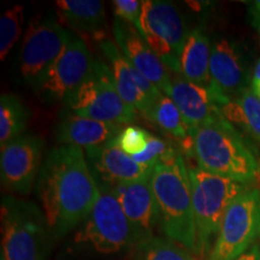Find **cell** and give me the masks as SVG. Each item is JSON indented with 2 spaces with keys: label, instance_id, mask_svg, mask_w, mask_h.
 <instances>
[{
  "label": "cell",
  "instance_id": "3957f363",
  "mask_svg": "<svg viewBox=\"0 0 260 260\" xmlns=\"http://www.w3.org/2000/svg\"><path fill=\"white\" fill-rule=\"evenodd\" d=\"M193 157L201 170L251 187L260 181V157L224 117L193 133Z\"/></svg>",
  "mask_w": 260,
  "mask_h": 260
},
{
  "label": "cell",
  "instance_id": "f1b7e54d",
  "mask_svg": "<svg viewBox=\"0 0 260 260\" xmlns=\"http://www.w3.org/2000/svg\"><path fill=\"white\" fill-rule=\"evenodd\" d=\"M112 4L113 9H115L116 18H119L126 23L132 24L139 30L142 2H139V0H115Z\"/></svg>",
  "mask_w": 260,
  "mask_h": 260
},
{
  "label": "cell",
  "instance_id": "9a60e30c",
  "mask_svg": "<svg viewBox=\"0 0 260 260\" xmlns=\"http://www.w3.org/2000/svg\"><path fill=\"white\" fill-rule=\"evenodd\" d=\"M90 174L99 189L151 177L153 168L139 164L119 148L116 139L105 145L84 149Z\"/></svg>",
  "mask_w": 260,
  "mask_h": 260
},
{
  "label": "cell",
  "instance_id": "1f68e13d",
  "mask_svg": "<svg viewBox=\"0 0 260 260\" xmlns=\"http://www.w3.org/2000/svg\"><path fill=\"white\" fill-rule=\"evenodd\" d=\"M260 82V59L256 63L254 71H253V76H252V83H256Z\"/></svg>",
  "mask_w": 260,
  "mask_h": 260
},
{
  "label": "cell",
  "instance_id": "44dd1931",
  "mask_svg": "<svg viewBox=\"0 0 260 260\" xmlns=\"http://www.w3.org/2000/svg\"><path fill=\"white\" fill-rule=\"evenodd\" d=\"M211 44L203 28L190 30L180 58V75L184 80L203 87H210Z\"/></svg>",
  "mask_w": 260,
  "mask_h": 260
},
{
  "label": "cell",
  "instance_id": "ffe728a7",
  "mask_svg": "<svg viewBox=\"0 0 260 260\" xmlns=\"http://www.w3.org/2000/svg\"><path fill=\"white\" fill-rule=\"evenodd\" d=\"M57 14L61 23L77 34L100 42L107 30L105 6L99 0H57Z\"/></svg>",
  "mask_w": 260,
  "mask_h": 260
},
{
  "label": "cell",
  "instance_id": "4316f807",
  "mask_svg": "<svg viewBox=\"0 0 260 260\" xmlns=\"http://www.w3.org/2000/svg\"><path fill=\"white\" fill-rule=\"evenodd\" d=\"M151 138L152 134L147 130L140 126L128 125L122 129V132L116 138V142L124 153L134 157L145 151Z\"/></svg>",
  "mask_w": 260,
  "mask_h": 260
},
{
  "label": "cell",
  "instance_id": "8fae6325",
  "mask_svg": "<svg viewBox=\"0 0 260 260\" xmlns=\"http://www.w3.org/2000/svg\"><path fill=\"white\" fill-rule=\"evenodd\" d=\"M93 61L86 42L74 35L60 56L42 76L35 90L45 103L65 102L87 79Z\"/></svg>",
  "mask_w": 260,
  "mask_h": 260
},
{
  "label": "cell",
  "instance_id": "6da1fadb",
  "mask_svg": "<svg viewBox=\"0 0 260 260\" xmlns=\"http://www.w3.org/2000/svg\"><path fill=\"white\" fill-rule=\"evenodd\" d=\"M52 234L59 237L83 223L99 195L83 149L58 146L42 162L35 184Z\"/></svg>",
  "mask_w": 260,
  "mask_h": 260
},
{
  "label": "cell",
  "instance_id": "e0dca14e",
  "mask_svg": "<svg viewBox=\"0 0 260 260\" xmlns=\"http://www.w3.org/2000/svg\"><path fill=\"white\" fill-rule=\"evenodd\" d=\"M109 190L115 194L125 217L132 224L136 243L153 237L154 228L159 224V216L149 177L119 183Z\"/></svg>",
  "mask_w": 260,
  "mask_h": 260
},
{
  "label": "cell",
  "instance_id": "7c38bea8",
  "mask_svg": "<svg viewBox=\"0 0 260 260\" xmlns=\"http://www.w3.org/2000/svg\"><path fill=\"white\" fill-rule=\"evenodd\" d=\"M45 142L40 136L24 134L2 146L0 175L6 189L21 195L30 193L42 167Z\"/></svg>",
  "mask_w": 260,
  "mask_h": 260
},
{
  "label": "cell",
  "instance_id": "cb8c5ba5",
  "mask_svg": "<svg viewBox=\"0 0 260 260\" xmlns=\"http://www.w3.org/2000/svg\"><path fill=\"white\" fill-rule=\"evenodd\" d=\"M30 112L15 94L5 93L0 98V144L5 145L27 129Z\"/></svg>",
  "mask_w": 260,
  "mask_h": 260
},
{
  "label": "cell",
  "instance_id": "30bf717a",
  "mask_svg": "<svg viewBox=\"0 0 260 260\" xmlns=\"http://www.w3.org/2000/svg\"><path fill=\"white\" fill-rule=\"evenodd\" d=\"M74 35L50 16L32 19L19 52V71L25 83L37 88L42 76L60 56Z\"/></svg>",
  "mask_w": 260,
  "mask_h": 260
},
{
  "label": "cell",
  "instance_id": "d6a6232c",
  "mask_svg": "<svg viewBox=\"0 0 260 260\" xmlns=\"http://www.w3.org/2000/svg\"><path fill=\"white\" fill-rule=\"evenodd\" d=\"M252 90L254 92V94L260 99V82L256 83H252Z\"/></svg>",
  "mask_w": 260,
  "mask_h": 260
},
{
  "label": "cell",
  "instance_id": "ba28073f",
  "mask_svg": "<svg viewBox=\"0 0 260 260\" xmlns=\"http://www.w3.org/2000/svg\"><path fill=\"white\" fill-rule=\"evenodd\" d=\"M75 241L87 243L103 254L117 253L136 245L134 229L111 190L99 189L95 204L75 236Z\"/></svg>",
  "mask_w": 260,
  "mask_h": 260
},
{
  "label": "cell",
  "instance_id": "4fadbf2b",
  "mask_svg": "<svg viewBox=\"0 0 260 260\" xmlns=\"http://www.w3.org/2000/svg\"><path fill=\"white\" fill-rule=\"evenodd\" d=\"M210 81L209 88L220 107L248 89L251 76L239 44L228 39H219L213 42Z\"/></svg>",
  "mask_w": 260,
  "mask_h": 260
},
{
  "label": "cell",
  "instance_id": "4dcf8cb0",
  "mask_svg": "<svg viewBox=\"0 0 260 260\" xmlns=\"http://www.w3.org/2000/svg\"><path fill=\"white\" fill-rule=\"evenodd\" d=\"M235 260H260V246L255 243Z\"/></svg>",
  "mask_w": 260,
  "mask_h": 260
},
{
  "label": "cell",
  "instance_id": "8992f818",
  "mask_svg": "<svg viewBox=\"0 0 260 260\" xmlns=\"http://www.w3.org/2000/svg\"><path fill=\"white\" fill-rule=\"evenodd\" d=\"M64 103L69 112L95 121L123 125L138 119V111L119 95L109 64L100 59H94L87 79Z\"/></svg>",
  "mask_w": 260,
  "mask_h": 260
},
{
  "label": "cell",
  "instance_id": "277c9868",
  "mask_svg": "<svg viewBox=\"0 0 260 260\" xmlns=\"http://www.w3.org/2000/svg\"><path fill=\"white\" fill-rule=\"evenodd\" d=\"M188 171L197 230V247L194 254L204 259L207 253L210 255L212 251L213 239H217L228 207L249 187L189 164Z\"/></svg>",
  "mask_w": 260,
  "mask_h": 260
},
{
  "label": "cell",
  "instance_id": "836d02e7",
  "mask_svg": "<svg viewBox=\"0 0 260 260\" xmlns=\"http://www.w3.org/2000/svg\"><path fill=\"white\" fill-rule=\"evenodd\" d=\"M194 260H204L203 258H198V256H194Z\"/></svg>",
  "mask_w": 260,
  "mask_h": 260
},
{
  "label": "cell",
  "instance_id": "2e32d148",
  "mask_svg": "<svg viewBox=\"0 0 260 260\" xmlns=\"http://www.w3.org/2000/svg\"><path fill=\"white\" fill-rule=\"evenodd\" d=\"M112 35L124 57L161 93L169 95L171 90V71L154 53L149 45L132 24L115 18Z\"/></svg>",
  "mask_w": 260,
  "mask_h": 260
},
{
  "label": "cell",
  "instance_id": "484cf974",
  "mask_svg": "<svg viewBox=\"0 0 260 260\" xmlns=\"http://www.w3.org/2000/svg\"><path fill=\"white\" fill-rule=\"evenodd\" d=\"M24 21V8L15 5L6 10L0 18V58L5 60L22 34Z\"/></svg>",
  "mask_w": 260,
  "mask_h": 260
},
{
  "label": "cell",
  "instance_id": "5bb4252c",
  "mask_svg": "<svg viewBox=\"0 0 260 260\" xmlns=\"http://www.w3.org/2000/svg\"><path fill=\"white\" fill-rule=\"evenodd\" d=\"M99 47L109 63L119 95L128 105L145 116L161 92L126 59L115 40H102Z\"/></svg>",
  "mask_w": 260,
  "mask_h": 260
},
{
  "label": "cell",
  "instance_id": "d4e9b609",
  "mask_svg": "<svg viewBox=\"0 0 260 260\" xmlns=\"http://www.w3.org/2000/svg\"><path fill=\"white\" fill-rule=\"evenodd\" d=\"M134 260H194V256L178 243L153 236L136 243Z\"/></svg>",
  "mask_w": 260,
  "mask_h": 260
},
{
  "label": "cell",
  "instance_id": "d6986e66",
  "mask_svg": "<svg viewBox=\"0 0 260 260\" xmlns=\"http://www.w3.org/2000/svg\"><path fill=\"white\" fill-rule=\"evenodd\" d=\"M122 129L121 124L95 121L67 111L57 125L56 139L60 146L87 149L112 141Z\"/></svg>",
  "mask_w": 260,
  "mask_h": 260
},
{
  "label": "cell",
  "instance_id": "52a82bcc",
  "mask_svg": "<svg viewBox=\"0 0 260 260\" xmlns=\"http://www.w3.org/2000/svg\"><path fill=\"white\" fill-rule=\"evenodd\" d=\"M174 75L180 73V58L190 30L186 18L170 2L144 0L138 30Z\"/></svg>",
  "mask_w": 260,
  "mask_h": 260
},
{
  "label": "cell",
  "instance_id": "83f0119b",
  "mask_svg": "<svg viewBox=\"0 0 260 260\" xmlns=\"http://www.w3.org/2000/svg\"><path fill=\"white\" fill-rule=\"evenodd\" d=\"M175 151L174 147H171L164 140L155 138L152 135L149 140L147 147L145 148L144 152L132 157L136 162L145 165V167L154 168L158 162H160L162 159H165L169 154H171Z\"/></svg>",
  "mask_w": 260,
  "mask_h": 260
},
{
  "label": "cell",
  "instance_id": "9c48e42d",
  "mask_svg": "<svg viewBox=\"0 0 260 260\" xmlns=\"http://www.w3.org/2000/svg\"><path fill=\"white\" fill-rule=\"evenodd\" d=\"M260 237V190L249 187L228 207L209 260H235Z\"/></svg>",
  "mask_w": 260,
  "mask_h": 260
},
{
  "label": "cell",
  "instance_id": "7a4b0ae2",
  "mask_svg": "<svg viewBox=\"0 0 260 260\" xmlns=\"http://www.w3.org/2000/svg\"><path fill=\"white\" fill-rule=\"evenodd\" d=\"M149 181L162 233L167 239L195 253L197 230L189 171L177 149L155 165Z\"/></svg>",
  "mask_w": 260,
  "mask_h": 260
},
{
  "label": "cell",
  "instance_id": "7402d4cb",
  "mask_svg": "<svg viewBox=\"0 0 260 260\" xmlns=\"http://www.w3.org/2000/svg\"><path fill=\"white\" fill-rule=\"evenodd\" d=\"M145 117L162 132L178 140L188 157H193V134L170 96L161 93Z\"/></svg>",
  "mask_w": 260,
  "mask_h": 260
},
{
  "label": "cell",
  "instance_id": "5b68a950",
  "mask_svg": "<svg viewBox=\"0 0 260 260\" xmlns=\"http://www.w3.org/2000/svg\"><path fill=\"white\" fill-rule=\"evenodd\" d=\"M53 236L42 210L14 197L2 199V260H46Z\"/></svg>",
  "mask_w": 260,
  "mask_h": 260
},
{
  "label": "cell",
  "instance_id": "f546056e",
  "mask_svg": "<svg viewBox=\"0 0 260 260\" xmlns=\"http://www.w3.org/2000/svg\"><path fill=\"white\" fill-rule=\"evenodd\" d=\"M248 16L253 28L260 31V0L248 3Z\"/></svg>",
  "mask_w": 260,
  "mask_h": 260
},
{
  "label": "cell",
  "instance_id": "ac0fdd59",
  "mask_svg": "<svg viewBox=\"0 0 260 260\" xmlns=\"http://www.w3.org/2000/svg\"><path fill=\"white\" fill-rule=\"evenodd\" d=\"M169 96L176 104L191 133L223 117L219 104L209 87L191 83L180 75L172 76Z\"/></svg>",
  "mask_w": 260,
  "mask_h": 260
},
{
  "label": "cell",
  "instance_id": "603a6c76",
  "mask_svg": "<svg viewBox=\"0 0 260 260\" xmlns=\"http://www.w3.org/2000/svg\"><path fill=\"white\" fill-rule=\"evenodd\" d=\"M224 118L260 148V99L251 89L220 107Z\"/></svg>",
  "mask_w": 260,
  "mask_h": 260
}]
</instances>
